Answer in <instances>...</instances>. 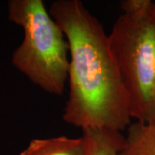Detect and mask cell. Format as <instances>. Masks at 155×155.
I'll return each mask as SVG.
<instances>
[{
    "label": "cell",
    "instance_id": "1",
    "mask_svg": "<svg viewBox=\"0 0 155 155\" xmlns=\"http://www.w3.org/2000/svg\"><path fill=\"white\" fill-rule=\"evenodd\" d=\"M49 13L69 46L64 122L82 130L127 128L132 119L128 99L102 24L79 0H56Z\"/></svg>",
    "mask_w": 155,
    "mask_h": 155
},
{
    "label": "cell",
    "instance_id": "2",
    "mask_svg": "<svg viewBox=\"0 0 155 155\" xmlns=\"http://www.w3.org/2000/svg\"><path fill=\"white\" fill-rule=\"evenodd\" d=\"M8 8L9 19L24 32L12 64L48 93L62 95L69 71V46L63 30L42 0H11Z\"/></svg>",
    "mask_w": 155,
    "mask_h": 155
},
{
    "label": "cell",
    "instance_id": "3",
    "mask_svg": "<svg viewBox=\"0 0 155 155\" xmlns=\"http://www.w3.org/2000/svg\"><path fill=\"white\" fill-rule=\"evenodd\" d=\"M108 36L131 118L155 122V4L140 14L121 15Z\"/></svg>",
    "mask_w": 155,
    "mask_h": 155
},
{
    "label": "cell",
    "instance_id": "4",
    "mask_svg": "<svg viewBox=\"0 0 155 155\" xmlns=\"http://www.w3.org/2000/svg\"><path fill=\"white\" fill-rule=\"evenodd\" d=\"M87 141L79 138L59 136L54 138L34 139L20 155H87Z\"/></svg>",
    "mask_w": 155,
    "mask_h": 155
},
{
    "label": "cell",
    "instance_id": "5",
    "mask_svg": "<svg viewBox=\"0 0 155 155\" xmlns=\"http://www.w3.org/2000/svg\"><path fill=\"white\" fill-rule=\"evenodd\" d=\"M119 155H155V122L130 123Z\"/></svg>",
    "mask_w": 155,
    "mask_h": 155
},
{
    "label": "cell",
    "instance_id": "6",
    "mask_svg": "<svg viewBox=\"0 0 155 155\" xmlns=\"http://www.w3.org/2000/svg\"><path fill=\"white\" fill-rule=\"evenodd\" d=\"M82 131L87 141V155H119L125 138L120 131L106 128H85Z\"/></svg>",
    "mask_w": 155,
    "mask_h": 155
},
{
    "label": "cell",
    "instance_id": "7",
    "mask_svg": "<svg viewBox=\"0 0 155 155\" xmlns=\"http://www.w3.org/2000/svg\"><path fill=\"white\" fill-rule=\"evenodd\" d=\"M154 4L151 0H124L121 2V7L123 14L137 15L148 11Z\"/></svg>",
    "mask_w": 155,
    "mask_h": 155
}]
</instances>
